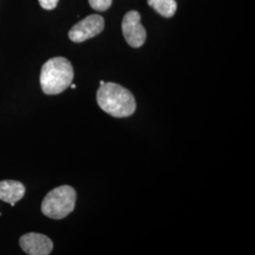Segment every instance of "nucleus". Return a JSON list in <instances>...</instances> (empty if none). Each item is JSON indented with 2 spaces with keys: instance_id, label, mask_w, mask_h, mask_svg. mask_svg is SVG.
Instances as JSON below:
<instances>
[{
  "instance_id": "39448f33",
  "label": "nucleus",
  "mask_w": 255,
  "mask_h": 255,
  "mask_svg": "<svg viewBox=\"0 0 255 255\" xmlns=\"http://www.w3.org/2000/svg\"><path fill=\"white\" fill-rule=\"evenodd\" d=\"M104 19L99 14H91L77 23L69 30L68 36L75 43H82L100 34L104 28Z\"/></svg>"
},
{
  "instance_id": "1a4fd4ad",
  "label": "nucleus",
  "mask_w": 255,
  "mask_h": 255,
  "mask_svg": "<svg viewBox=\"0 0 255 255\" xmlns=\"http://www.w3.org/2000/svg\"><path fill=\"white\" fill-rule=\"evenodd\" d=\"M89 3L93 9L99 11H104L111 7L113 0H89Z\"/></svg>"
},
{
  "instance_id": "423d86ee",
  "label": "nucleus",
  "mask_w": 255,
  "mask_h": 255,
  "mask_svg": "<svg viewBox=\"0 0 255 255\" xmlns=\"http://www.w3.org/2000/svg\"><path fill=\"white\" fill-rule=\"evenodd\" d=\"M19 244L28 255H48L53 250V242L42 234L28 233L20 237Z\"/></svg>"
},
{
  "instance_id": "9b49d317",
  "label": "nucleus",
  "mask_w": 255,
  "mask_h": 255,
  "mask_svg": "<svg viewBox=\"0 0 255 255\" xmlns=\"http://www.w3.org/2000/svg\"><path fill=\"white\" fill-rule=\"evenodd\" d=\"M70 87H71L72 89H75V88H76V85H75V84H72V83H71V84H70Z\"/></svg>"
},
{
  "instance_id": "6e6552de",
  "label": "nucleus",
  "mask_w": 255,
  "mask_h": 255,
  "mask_svg": "<svg viewBox=\"0 0 255 255\" xmlns=\"http://www.w3.org/2000/svg\"><path fill=\"white\" fill-rule=\"evenodd\" d=\"M147 3L164 17H172L177 10L175 0H147Z\"/></svg>"
},
{
  "instance_id": "f8f14e48",
  "label": "nucleus",
  "mask_w": 255,
  "mask_h": 255,
  "mask_svg": "<svg viewBox=\"0 0 255 255\" xmlns=\"http://www.w3.org/2000/svg\"><path fill=\"white\" fill-rule=\"evenodd\" d=\"M105 83V82H103V81H101V85H103Z\"/></svg>"
},
{
  "instance_id": "7ed1b4c3",
  "label": "nucleus",
  "mask_w": 255,
  "mask_h": 255,
  "mask_svg": "<svg viewBox=\"0 0 255 255\" xmlns=\"http://www.w3.org/2000/svg\"><path fill=\"white\" fill-rule=\"evenodd\" d=\"M77 194L73 187L62 185L49 192L42 202V213L49 219H63L73 212Z\"/></svg>"
},
{
  "instance_id": "9d476101",
  "label": "nucleus",
  "mask_w": 255,
  "mask_h": 255,
  "mask_svg": "<svg viewBox=\"0 0 255 255\" xmlns=\"http://www.w3.org/2000/svg\"><path fill=\"white\" fill-rule=\"evenodd\" d=\"M59 0H39L41 7L45 9H53L56 8Z\"/></svg>"
},
{
  "instance_id": "f257e3e1",
  "label": "nucleus",
  "mask_w": 255,
  "mask_h": 255,
  "mask_svg": "<svg viewBox=\"0 0 255 255\" xmlns=\"http://www.w3.org/2000/svg\"><path fill=\"white\" fill-rule=\"evenodd\" d=\"M97 101L101 110L114 118H128L136 110L133 95L123 86L105 82L97 93Z\"/></svg>"
},
{
  "instance_id": "0eeeda50",
  "label": "nucleus",
  "mask_w": 255,
  "mask_h": 255,
  "mask_svg": "<svg viewBox=\"0 0 255 255\" xmlns=\"http://www.w3.org/2000/svg\"><path fill=\"white\" fill-rule=\"evenodd\" d=\"M26 188L22 182L12 180L0 182V200L14 206V204L23 199Z\"/></svg>"
},
{
  "instance_id": "f03ea898",
  "label": "nucleus",
  "mask_w": 255,
  "mask_h": 255,
  "mask_svg": "<svg viewBox=\"0 0 255 255\" xmlns=\"http://www.w3.org/2000/svg\"><path fill=\"white\" fill-rule=\"evenodd\" d=\"M73 66L64 57H55L43 65L40 84L46 95H58L66 90L72 83Z\"/></svg>"
},
{
  "instance_id": "20e7f679",
  "label": "nucleus",
  "mask_w": 255,
  "mask_h": 255,
  "mask_svg": "<svg viewBox=\"0 0 255 255\" xmlns=\"http://www.w3.org/2000/svg\"><path fill=\"white\" fill-rule=\"evenodd\" d=\"M140 13L130 10L126 13L122 21V32L128 44L131 47H140L146 42V31L141 24Z\"/></svg>"
}]
</instances>
